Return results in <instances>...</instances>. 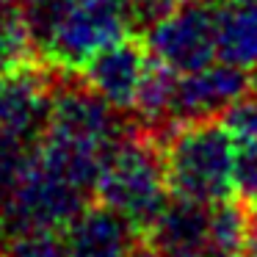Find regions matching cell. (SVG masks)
<instances>
[{
    "label": "cell",
    "instance_id": "30bf717a",
    "mask_svg": "<svg viewBox=\"0 0 257 257\" xmlns=\"http://www.w3.org/2000/svg\"><path fill=\"white\" fill-rule=\"evenodd\" d=\"M218 3V58L257 75V0Z\"/></svg>",
    "mask_w": 257,
    "mask_h": 257
},
{
    "label": "cell",
    "instance_id": "4fadbf2b",
    "mask_svg": "<svg viewBox=\"0 0 257 257\" xmlns=\"http://www.w3.org/2000/svg\"><path fill=\"white\" fill-rule=\"evenodd\" d=\"M235 196L246 205L257 202V136L235 133Z\"/></svg>",
    "mask_w": 257,
    "mask_h": 257
},
{
    "label": "cell",
    "instance_id": "8fae6325",
    "mask_svg": "<svg viewBox=\"0 0 257 257\" xmlns=\"http://www.w3.org/2000/svg\"><path fill=\"white\" fill-rule=\"evenodd\" d=\"M9 257H69L64 229H23L3 238Z\"/></svg>",
    "mask_w": 257,
    "mask_h": 257
},
{
    "label": "cell",
    "instance_id": "52a82bcc",
    "mask_svg": "<svg viewBox=\"0 0 257 257\" xmlns=\"http://www.w3.org/2000/svg\"><path fill=\"white\" fill-rule=\"evenodd\" d=\"M152 64V53L147 47L144 36L127 34L119 42L102 47L83 69L80 78L113 108L124 113H133L139 89L147 78V69Z\"/></svg>",
    "mask_w": 257,
    "mask_h": 257
},
{
    "label": "cell",
    "instance_id": "9c48e42d",
    "mask_svg": "<svg viewBox=\"0 0 257 257\" xmlns=\"http://www.w3.org/2000/svg\"><path fill=\"white\" fill-rule=\"evenodd\" d=\"M144 238L163 257H213L210 205L172 194Z\"/></svg>",
    "mask_w": 257,
    "mask_h": 257
},
{
    "label": "cell",
    "instance_id": "ba28073f",
    "mask_svg": "<svg viewBox=\"0 0 257 257\" xmlns=\"http://www.w3.org/2000/svg\"><path fill=\"white\" fill-rule=\"evenodd\" d=\"M141 238L144 235L122 213L102 205L100 199L89 202L64 227L69 257H127Z\"/></svg>",
    "mask_w": 257,
    "mask_h": 257
},
{
    "label": "cell",
    "instance_id": "277c9868",
    "mask_svg": "<svg viewBox=\"0 0 257 257\" xmlns=\"http://www.w3.org/2000/svg\"><path fill=\"white\" fill-rule=\"evenodd\" d=\"M144 42L152 58L177 75L196 72L218 61V3L185 0L144 31Z\"/></svg>",
    "mask_w": 257,
    "mask_h": 257
},
{
    "label": "cell",
    "instance_id": "7a4b0ae2",
    "mask_svg": "<svg viewBox=\"0 0 257 257\" xmlns=\"http://www.w3.org/2000/svg\"><path fill=\"white\" fill-rule=\"evenodd\" d=\"M166 177L174 196L213 205L235 196V133L224 119L180 124L163 141Z\"/></svg>",
    "mask_w": 257,
    "mask_h": 257
},
{
    "label": "cell",
    "instance_id": "ac0fdd59",
    "mask_svg": "<svg viewBox=\"0 0 257 257\" xmlns=\"http://www.w3.org/2000/svg\"><path fill=\"white\" fill-rule=\"evenodd\" d=\"M238 257H257V251H251V249H249V251H240Z\"/></svg>",
    "mask_w": 257,
    "mask_h": 257
},
{
    "label": "cell",
    "instance_id": "5bb4252c",
    "mask_svg": "<svg viewBox=\"0 0 257 257\" xmlns=\"http://www.w3.org/2000/svg\"><path fill=\"white\" fill-rule=\"evenodd\" d=\"M221 119L232 127V133L257 136V78H254V86H251L249 94H246L240 102H235Z\"/></svg>",
    "mask_w": 257,
    "mask_h": 257
},
{
    "label": "cell",
    "instance_id": "3957f363",
    "mask_svg": "<svg viewBox=\"0 0 257 257\" xmlns=\"http://www.w3.org/2000/svg\"><path fill=\"white\" fill-rule=\"evenodd\" d=\"M133 31L127 0H67L42 50V61L64 72H80L102 47Z\"/></svg>",
    "mask_w": 257,
    "mask_h": 257
},
{
    "label": "cell",
    "instance_id": "6da1fadb",
    "mask_svg": "<svg viewBox=\"0 0 257 257\" xmlns=\"http://www.w3.org/2000/svg\"><path fill=\"white\" fill-rule=\"evenodd\" d=\"M97 199L122 213L141 235L150 232L172 199L163 141L136 122L130 124L102 161Z\"/></svg>",
    "mask_w": 257,
    "mask_h": 257
},
{
    "label": "cell",
    "instance_id": "5b68a950",
    "mask_svg": "<svg viewBox=\"0 0 257 257\" xmlns=\"http://www.w3.org/2000/svg\"><path fill=\"white\" fill-rule=\"evenodd\" d=\"M61 72L42 58L0 72V136L42 139Z\"/></svg>",
    "mask_w": 257,
    "mask_h": 257
},
{
    "label": "cell",
    "instance_id": "d6986e66",
    "mask_svg": "<svg viewBox=\"0 0 257 257\" xmlns=\"http://www.w3.org/2000/svg\"><path fill=\"white\" fill-rule=\"evenodd\" d=\"M0 257H9V254H6V246H0Z\"/></svg>",
    "mask_w": 257,
    "mask_h": 257
},
{
    "label": "cell",
    "instance_id": "7c38bea8",
    "mask_svg": "<svg viewBox=\"0 0 257 257\" xmlns=\"http://www.w3.org/2000/svg\"><path fill=\"white\" fill-rule=\"evenodd\" d=\"M39 61L34 42L23 25V17H0V72Z\"/></svg>",
    "mask_w": 257,
    "mask_h": 257
},
{
    "label": "cell",
    "instance_id": "8992f818",
    "mask_svg": "<svg viewBox=\"0 0 257 257\" xmlns=\"http://www.w3.org/2000/svg\"><path fill=\"white\" fill-rule=\"evenodd\" d=\"M257 75L227 61H213L196 72L177 75L174 86V124L221 119L235 102L251 91Z\"/></svg>",
    "mask_w": 257,
    "mask_h": 257
},
{
    "label": "cell",
    "instance_id": "9a60e30c",
    "mask_svg": "<svg viewBox=\"0 0 257 257\" xmlns=\"http://www.w3.org/2000/svg\"><path fill=\"white\" fill-rule=\"evenodd\" d=\"M130 3V17H133V28L144 34L150 25H155L161 17L183 6L185 0H127Z\"/></svg>",
    "mask_w": 257,
    "mask_h": 257
},
{
    "label": "cell",
    "instance_id": "2e32d148",
    "mask_svg": "<svg viewBox=\"0 0 257 257\" xmlns=\"http://www.w3.org/2000/svg\"><path fill=\"white\" fill-rule=\"evenodd\" d=\"M249 207V224H246V249L257 251V202Z\"/></svg>",
    "mask_w": 257,
    "mask_h": 257
},
{
    "label": "cell",
    "instance_id": "e0dca14e",
    "mask_svg": "<svg viewBox=\"0 0 257 257\" xmlns=\"http://www.w3.org/2000/svg\"><path fill=\"white\" fill-rule=\"evenodd\" d=\"M127 257H163V254H161V251H158V249H155V246H152L147 238H141L139 243H136V249L130 251Z\"/></svg>",
    "mask_w": 257,
    "mask_h": 257
}]
</instances>
